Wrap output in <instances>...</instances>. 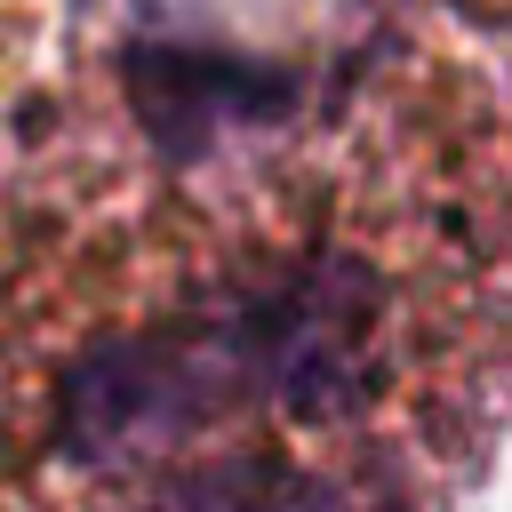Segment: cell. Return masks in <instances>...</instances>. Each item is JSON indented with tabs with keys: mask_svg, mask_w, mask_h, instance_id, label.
Returning <instances> with one entry per match:
<instances>
[{
	"mask_svg": "<svg viewBox=\"0 0 512 512\" xmlns=\"http://www.w3.org/2000/svg\"><path fill=\"white\" fill-rule=\"evenodd\" d=\"M496 368L488 96L112 112L0 208V512H456Z\"/></svg>",
	"mask_w": 512,
	"mask_h": 512,
	"instance_id": "obj_1",
	"label": "cell"
}]
</instances>
